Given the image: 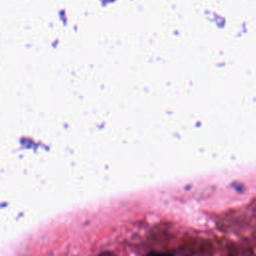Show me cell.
<instances>
[{
	"instance_id": "cell-1",
	"label": "cell",
	"mask_w": 256,
	"mask_h": 256,
	"mask_svg": "<svg viewBox=\"0 0 256 256\" xmlns=\"http://www.w3.org/2000/svg\"><path fill=\"white\" fill-rule=\"evenodd\" d=\"M145 256H174L171 253L168 252H158V251H151L149 253H147Z\"/></svg>"
},
{
	"instance_id": "cell-2",
	"label": "cell",
	"mask_w": 256,
	"mask_h": 256,
	"mask_svg": "<svg viewBox=\"0 0 256 256\" xmlns=\"http://www.w3.org/2000/svg\"><path fill=\"white\" fill-rule=\"evenodd\" d=\"M98 256H116V255L113 254V253H111V252H103V253L99 254Z\"/></svg>"
}]
</instances>
